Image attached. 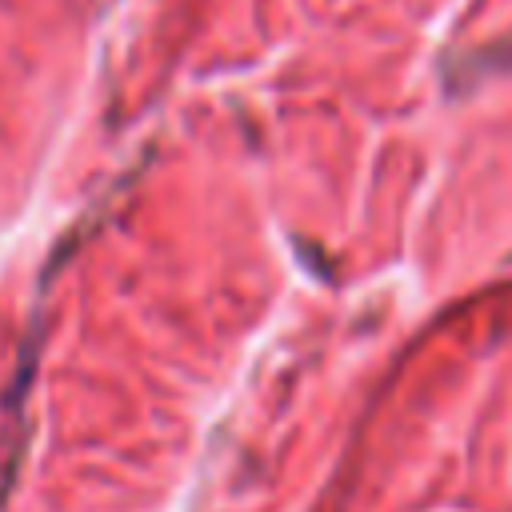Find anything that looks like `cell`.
Masks as SVG:
<instances>
[{
	"mask_svg": "<svg viewBox=\"0 0 512 512\" xmlns=\"http://www.w3.org/2000/svg\"><path fill=\"white\" fill-rule=\"evenodd\" d=\"M484 68H512V32L504 36V40H496V44H488L480 56H476Z\"/></svg>",
	"mask_w": 512,
	"mask_h": 512,
	"instance_id": "6da1fadb",
	"label": "cell"
}]
</instances>
